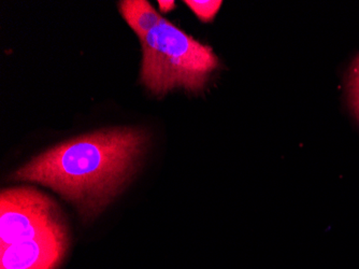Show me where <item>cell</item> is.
<instances>
[{"instance_id":"3957f363","label":"cell","mask_w":359,"mask_h":269,"mask_svg":"<svg viewBox=\"0 0 359 269\" xmlns=\"http://www.w3.org/2000/svg\"><path fill=\"white\" fill-rule=\"evenodd\" d=\"M52 198L32 188L4 190L0 196V248L38 237L64 224Z\"/></svg>"},{"instance_id":"6da1fadb","label":"cell","mask_w":359,"mask_h":269,"mask_svg":"<svg viewBox=\"0 0 359 269\" xmlns=\"http://www.w3.org/2000/svg\"><path fill=\"white\" fill-rule=\"evenodd\" d=\"M147 143V133L136 129L95 131L46 150L13 178L50 188L82 218H95L134 175Z\"/></svg>"},{"instance_id":"8992f818","label":"cell","mask_w":359,"mask_h":269,"mask_svg":"<svg viewBox=\"0 0 359 269\" xmlns=\"http://www.w3.org/2000/svg\"><path fill=\"white\" fill-rule=\"evenodd\" d=\"M185 5L195 13L203 23L213 21L221 9V0H185Z\"/></svg>"},{"instance_id":"52a82bcc","label":"cell","mask_w":359,"mask_h":269,"mask_svg":"<svg viewBox=\"0 0 359 269\" xmlns=\"http://www.w3.org/2000/svg\"><path fill=\"white\" fill-rule=\"evenodd\" d=\"M348 102L359 122V55L350 68L348 79Z\"/></svg>"},{"instance_id":"277c9868","label":"cell","mask_w":359,"mask_h":269,"mask_svg":"<svg viewBox=\"0 0 359 269\" xmlns=\"http://www.w3.org/2000/svg\"><path fill=\"white\" fill-rule=\"evenodd\" d=\"M66 223L38 237L0 248V269H56L67 252Z\"/></svg>"},{"instance_id":"7a4b0ae2","label":"cell","mask_w":359,"mask_h":269,"mask_svg":"<svg viewBox=\"0 0 359 269\" xmlns=\"http://www.w3.org/2000/svg\"><path fill=\"white\" fill-rule=\"evenodd\" d=\"M140 41V80L157 96L175 88L203 92L219 65L211 46L187 35L164 18Z\"/></svg>"},{"instance_id":"ba28073f","label":"cell","mask_w":359,"mask_h":269,"mask_svg":"<svg viewBox=\"0 0 359 269\" xmlns=\"http://www.w3.org/2000/svg\"><path fill=\"white\" fill-rule=\"evenodd\" d=\"M159 8L161 12H170L175 8V1H165V0H159Z\"/></svg>"},{"instance_id":"5b68a950","label":"cell","mask_w":359,"mask_h":269,"mask_svg":"<svg viewBox=\"0 0 359 269\" xmlns=\"http://www.w3.org/2000/svg\"><path fill=\"white\" fill-rule=\"evenodd\" d=\"M118 10L140 40L161 20V14L147 0H123L118 3Z\"/></svg>"}]
</instances>
